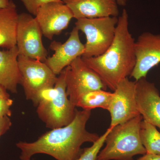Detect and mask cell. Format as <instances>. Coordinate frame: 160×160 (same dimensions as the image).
I'll return each instance as SVG.
<instances>
[{
    "mask_svg": "<svg viewBox=\"0 0 160 160\" xmlns=\"http://www.w3.org/2000/svg\"><path fill=\"white\" fill-rule=\"evenodd\" d=\"M91 114V110H77L74 119L67 126L51 129L34 142L17 143L21 150L20 158L29 160L34 155L42 153L57 160H76L82 152L81 146L84 143H94L100 137L86 129Z\"/></svg>",
    "mask_w": 160,
    "mask_h": 160,
    "instance_id": "obj_1",
    "label": "cell"
},
{
    "mask_svg": "<svg viewBox=\"0 0 160 160\" xmlns=\"http://www.w3.org/2000/svg\"><path fill=\"white\" fill-rule=\"evenodd\" d=\"M129 26V15L124 9L118 17L115 36L108 49L99 56L82 57L106 87L113 91L120 82L130 76L135 66V41Z\"/></svg>",
    "mask_w": 160,
    "mask_h": 160,
    "instance_id": "obj_2",
    "label": "cell"
},
{
    "mask_svg": "<svg viewBox=\"0 0 160 160\" xmlns=\"http://www.w3.org/2000/svg\"><path fill=\"white\" fill-rule=\"evenodd\" d=\"M141 115L111 128L106 137V146L96 160H133L137 155L146 154L140 137Z\"/></svg>",
    "mask_w": 160,
    "mask_h": 160,
    "instance_id": "obj_3",
    "label": "cell"
},
{
    "mask_svg": "<svg viewBox=\"0 0 160 160\" xmlns=\"http://www.w3.org/2000/svg\"><path fill=\"white\" fill-rule=\"evenodd\" d=\"M54 86L57 89L55 95L49 101L40 103L37 107L38 118L51 129L69 125L74 119L77 110L66 93L65 69L57 77Z\"/></svg>",
    "mask_w": 160,
    "mask_h": 160,
    "instance_id": "obj_4",
    "label": "cell"
},
{
    "mask_svg": "<svg viewBox=\"0 0 160 160\" xmlns=\"http://www.w3.org/2000/svg\"><path fill=\"white\" fill-rule=\"evenodd\" d=\"M118 17L83 18L77 20L75 27L86 35L85 51L82 57H95L103 54L115 36Z\"/></svg>",
    "mask_w": 160,
    "mask_h": 160,
    "instance_id": "obj_5",
    "label": "cell"
},
{
    "mask_svg": "<svg viewBox=\"0 0 160 160\" xmlns=\"http://www.w3.org/2000/svg\"><path fill=\"white\" fill-rule=\"evenodd\" d=\"M19 68L26 99L33 103L38 92L44 88L53 87L57 76L46 63L19 55Z\"/></svg>",
    "mask_w": 160,
    "mask_h": 160,
    "instance_id": "obj_6",
    "label": "cell"
},
{
    "mask_svg": "<svg viewBox=\"0 0 160 160\" xmlns=\"http://www.w3.org/2000/svg\"><path fill=\"white\" fill-rule=\"evenodd\" d=\"M42 36L35 18L26 12L19 14L16 35L19 55L44 62L48 53L43 45Z\"/></svg>",
    "mask_w": 160,
    "mask_h": 160,
    "instance_id": "obj_7",
    "label": "cell"
},
{
    "mask_svg": "<svg viewBox=\"0 0 160 160\" xmlns=\"http://www.w3.org/2000/svg\"><path fill=\"white\" fill-rule=\"evenodd\" d=\"M65 69L66 93L73 105L77 99L84 93L107 89L99 77L87 66L82 57L76 59Z\"/></svg>",
    "mask_w": 160,
    "mask_h": 160,
    "instance_id": "obj_8",
    "label": "cell"
},
{
    "mask_svg": "<svg viewBox=\"0 0 160 160\" xmlns=\"http://www.w3.org/2000/svg\"><path fill=\"white\" fill-rule=\"evenodd\" d=\"M111 117L109 128L123 124L139 115L136 99V82L128 78L118 84L109 110Z\"/></svg>",
    "mask_w": 160,
    "mask_h": 160,
    "instance_id": "obj_9",
    "label": "cell"
},
{
    "mask_svg": "<svg viewBox=\"0 0 160 160\" xmlns=\"http://www.w3.org/2000/svg\"><path fill=\"white\" fill-rule=\"evenodd\" d=\"M135 66L130 77L135 81L146 78L148 72L160 63V34L145 32L135 42Z\"/></svg>",
    "mask_w": 160,
    "mask_h": 160,
    "instance_id": "obj_10",
    "label": "cell"
},
{
    "mask_svg": "<svg viewBox=\"0 0 160 160\" xmlns=\"http://www.w3.org/2000/svg\"><path fill=\"white\" fill-rule=\"evenodd\" d=\"M35 18L43 35L51 40L68 28L73 16L62 1L44 4L38 9Z\"/></svg>",
    "mask_w": 160,
    "mask_h": 160,
    "instance_id": "obj_11",
    "label": "cell"
},
{
    "mask_svg": "<svg viewBox=\"0 0 160 160\" xmlns=\"http://www.w3.org/2000/svg\"><path fill=\"white\" fill-rule=\"evenodd\" d=\"M79 32L75 26L65 42L53 41L50 44L49 48L54 53L52 56L48 57L44 62L56 75L58 76L76 59L82 56L85 46L80 40Z\"/></svg>",
    "mask_w": 160,
    "mask_h": 160,
    "instance_id": "obj_12",
    "label": "cell"
},
{
    "mask_svg": "<svg viewBox=\"0 0 160 160\" xmlns=\"http://www.w3.org/2000/svg\"><path fill=\"white\" fill-rule=\"evenodd\" d=\"M136 82L138 111L143 119L160 129V95L153 83L143 78Z\"/></svg>",
    "mask_w": 160,
    "mask_h": 160,
    "instance_id": "obj_13",
    "label": "cell"
},
{
    "mask_svg": "<svg viewBox=\"0 0 160 160\" xmlns=\"http://www.w3.org/2000/svg\"><path fill=\"white\" fill-rule=\"evenodd\" d=\"M71 10L73 18H83L115 17L119 14L116 0H62Z\"/></svg>",
    "mask_w": 160,
    "mask_h": 160,
    "instance_id": "obj_14",
    "label": "cell"
},
{
    "mask_svg": "<svg viewBox=\"0 0 160 160\" xmlns=\"http://www.w3.org/2000/svg\"><path fill=\"white\" fill-rule=\"evenodd\" d=\"M17 46L6 50L0 49V86L12 93L18 92V85L21 84Z\"/></svg>",
    "mask_w": 160,
    "mask_h": 160,
    "instance_id": "obj_15",
    "label": "cell"
},
{
    "mask_svg": "<svg viewBox=\"0 0 160 160\" xmlns=\"http://www.w3.org/2000/svg\"><path fill=\"white\" fill-rule=\"evenodd\" d=\"M18 15L12 0L9 6L0 9V48L9 49L16 46Z\"/></svg>",
    "mask_w": 160,
    "mask_h": 160,
    "instance_id": "obj_16",
    "label": "cell"
},
{
    "mask_svg": "<svg viewBox=\"0 0 160 160\" xmlns=\"http://www.w3.org/2000/svg\"><path fill=\"white\" fill-rule=\"evenodd\" d=\"M113 97V92L103 89L93 90L79 97L74 105L86 110L99 108L108 110Z\"/></svg>",
    "mask_w": 160,
    "mask_h": 160,
    "instance_id": "obj_17",
    "label": "cell"
},
{
    "mask_svg": "<svg viewBox=\"0 0 160 160\" xmlns=\"http://www.w3.org/2000/svg\"><path fill=\"white\" fill-rule=\"evenodd\" d=\"M140 137L146 153L160 155V132L156 126L143 120Z\"/></svg>",
    "mask_w": 160,
    "mask_h": 160,
    "instance_id": "obj_18",
    "label": "cell"
},
{
    "mask_svg": "<svg viewBox=\"0 0 160 160\" xmlns=\"http://www.w3.org/2000/svg\"><path fill=\"white\" fill-rule=\"evenodd\" d=\"M111 130V128L109 127L97 141L93 143L92 146L83 149L82 154L76 160H96L100 150L105 143L106 137Z\"/></svg>",
    "mask_w": 160,
    "mask_h": 160,
    "instance_id": "obj_19",
    "label": "cell"
},
{
    "mask_svg": "<svg viewBox=\"0 0 160 160\" xmlns=\"http://www.w3.org/2000/svg\"><path fill=\"white\" fill-rule=\"evenodd\" d=\"M29 13L35 16L40 7L50 2H62V0H20Z\"/></svg>",
    "mask_w": 160,
    "mask_h": 160,
    "instance_id": "obj_20",
    "label": "cell"
},
{
    "mask_svg": "<svg viewBox=\"0 0 160 160\" xmlns=\"http://www.w3.org/2000/svg\"><path fill=\"white\" fill-rule=\"evenodd\" d=\"M13 102V100L10 97H0V118L11 117L12 112L10 108Z\"/></svg>",
    "mask_w": 160,
    "mask_h": 160,
    "instance_id": "obj_21",
    "label": "cell"
},
{
    "mask_svg": "<svg viewBox=\"0 0 160 160\" xmlns=\"http://www.w3.org/2000/svg\"><path fill=\"white\" fill-rule=\"evenodd\" d=\"M12 125L9 117L0 118V138L10 129Z\"/></svg>",
    "mask_w": 160,
    "mask_h": 160,
    "instance_id": "obj_22",
    "label": "cell"
},
{
    "mask_svg": "<svg viewBox=\"0 0 160 160\" xmlns=\"http://www.w3.org/2000/svg\"><path fill=\"white\" fill-rule=\"evenodd\" d=\"M138 160H160V155L146 153Z\"/></svg>",
    "mask_w": 160,
    "mask_h": 160,
    "instance_id": "obj_23",
    "label": "cell"
},
{
    "mask_svg": "<svg viewBox=\"0 0 160 160\" xmlns=\"http://www.w3.org/2000/svg\"><path fill=\"white\" fill-rule=\"evenodd\" d=\"M0 97H10L7 90L1 86H0Z\"/></svg>",
    "mask_w": 160,
    "mask_h": 160,
    "instance_id": "obj_24",
    "label": "cell"
},
{
    "mask_svg": "<svg viewBox=\"0 0 160 160\" xmlns=\"http://www.w3.org/2000/svg\"><path fill=\"white\" fill-rule=\"evenodd\" d=\"M10 2V0H0V9L9 6Z\"/></svg>",
    "mask_w": 160,
    "mask_h": 160,
    "instance_id": "obj_25",
    "label": "cell"
},
{
    "mask_svg": "<svg viewBox=\"0 0 160 160\" xmlns=\"http://www.w3.org/2000/svg\"><path fill=\"white\" fill-rule=\"evenodd\" d=\"M118 5L120 6H125L127 5L129 0H116Z\"/></svg>",
    "mask_w": 160,
    "mask_h": 160,
    "instance_id": "obj_26",
    "label": "cell"
},
{
    "mask_svg": "<svg viewBox=\"0 0 160 160\" xmlns=\"http://www.w3.org/2000/svg\"><path fill=\"white\" fill-rule=\"evenodd\" d=\"M30 160V159H29V160Z\"/></svg>",
    "mask_w": 160,
    "mask_h": 160,
    "instance_id": "obj_27",
    "label": "cell"
}]
</instances>
